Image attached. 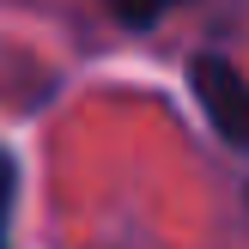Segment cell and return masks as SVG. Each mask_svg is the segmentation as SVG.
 <instances>
[{"mask_svg": "<svg viewBox=\"0 0 249 249\" xmlns=\"http://www.w3.org/2000/svg\"><path fill=\"white\" fill-rule=\"evenodd\" d=\"M195 97H201L207 122H213L231 146H249V79L225 55H201L195 61Z\"/></svg>", "mask_w": 249, "mask_h": 249, "instance_id": "6da1fadb", "label": "cell"}, {"mask_svg": "<svg viewBox=\"0 0 249 249\" xmlns=\"http://www.w3.org/2000/svg\"><path fill=\"white\" fill-rule=\"evenodd\" d=\"M109 6H116V18H122V24L146 31V24H158L170 6H177V0H109Z\"/></svg>", "mask_w": 249, "mask_h": 249, "instance_id": "7a4b0ae2", "label": "cell"}, {"mask_svg": "<svg viewBox=\"0 0 249 249\" xmlns=\"http://www.w3.org/2000/svg\"><path fill=\"white\" fill-rule=\"evenodd\" d=\"M6 207H12V164H6V152H0V225H6Z\"/></svg>", "mask_w": 249, "mask_h": 249, "instance_id": "3957f363", "label": "cell"}]
</instances>
